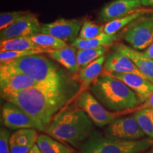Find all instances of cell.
<instances>
[{"label": "cell", "instance_id": "obj_1", "mask_svg": "<svg viewBox=\"0 0 153 153\" xmlns=\"http://www.w3.org/2000/svg\"><path fill=\"white\" fill-rule=\"evenodd\" d=\"M26 112L34 120L40 131H45L53 118L64 107L70 105L74 94L65 85H38L18 92L1 95Z\"/></svg>", "mask_w": 153, "mask_h": 153}, {"label": "cell", "instance_id": "obj_2", "mask_svg": "<svg viewBox=\"0 0 153 153\" xmlns=\"http://www.w3.org/2000/svg\"><path fill=\"white\" fill-rule=\"evenodd\" d=\"M94 131V123L77 106H67L53 118L45 133L62 143L79 147Z\"/></svg>", "mask_w": 153, "mask_h": 153}, {"label": "cell", "instance_id": "obj_3", "mask_svg": "<svg viewBox=\"0 0 153 153\" xmlns=\"http://www.w3.org/2000/svg\"><path fill=\"white\" fill-rule=\"evenodd\" d=\"M90 90L104 108L111 112L132 109L140 103L136 94L126 84L105 72L91 84Z\"/></svg>", "mask_w": 153, "mask_h": 153}, {"label": "cell", "instance_id": "obj_4", "mask_svg": "<svg viewBox=\"0 0 153 153\" xmlns=\"http://www.w3.org/2000/svg\"><path fill=\"white\" fill-rule=\"evenodd\" d=\"M0 72H16L31 76L40 84L61 87L66 85L63 74L43 54H33L1 64Z\"/></svg>", "mask_w": 153, "mask_h": 153}, {"label": "cell", "instance_id": "obj_5", "mask_svg": "<svg viewBox=\"0 0 153 153\" xmlns=\"http://www.w3.org/2000/svg\"><path fill=\"white\" fill-rule=\"evenodd\" d=\"M153 146V139L116 138L94 131L87 140L79 147L81 153H140Z\"/></svg>", "mask_w": 153, "mask_h": 153}, {"label": "cell", "instance_id": "obj_6", "mask_svg": "<svg viewBox=\"0 0 153 153\" xmlns=\"http://www.w3.org/2000/svg\"><path fill=\"white\" fill-rule=\"evenodd\" d=\"M77 96L76 105L83 110L94 124L98 127L103 128L108 126L118 118L116 113L105 108L90 91H83Z\"/></svg>", "mask_w": 153, "mask_h": 153}, {"label": "cell", "instance_id": "obj_7", "mask_svg": "<svg viewBox=\"0 0 153 153\" xmlns=\"http://www.w3.org/2000/svg\"><path fill=\"white\" fill-rule=\"evenodd\" d=\"M82 24V21L77 19L60 18L49 24H42L41 33L54 36L67 44H72L77 38Z\"/></svg>", "mask_w": 153, "mask_h": 153}, {"label": "cell", "instance_id": "obj_8", "mask_svg": "<svg viewBox=\"0 0 153 153\" xmlns=\"http://www.w3.org/2000/svg\"><path fill=\"white\" fill-rule=\"evenodd\" d=\"M104 135L123 140H140L145 133L140 127L135 116L117 118L105 129Z\"/></svg>", "mask_w": 153, "mask_h": 153}, {"label": "cell", "instance_id": "obj_9", "mask_svg": "<svg viewBox=\"0 0 153 153\" xmlns=\"http://www.w3.org/2000/svg\"><path fill=\"white\" fill-rule=\"evenodd\" d=\"M134 49L145 50L153 43V19H145L129 28L124 36Z\"/></svg>", "mask_w": 153, "mask_h": 153}, {"label": "cell", "instance_id": "obj_10", "mask_svg": "<svg viewBox=\"0 0 153 153\" xmlns=\"http://www.w3.org/2000/svg\"><path fill=\"white\" fill-rule=\"evenodd\" d=\"M42 24L38 17L33 13H30L18 22L1 30L0 32L1 41L20 37H30L41 33Z\"/></svg>", "mask_w": 153, "mask_h": 153}, {"label": "cell", "instance_id": "obj_11", "mask_svg": "<svg viewBox=\"0 0 153 153\" xmlns=\"http://www.w3.org/2000/svg\"><path fill=\"white\" fill-rule=\"evenodd\" d=\"M1 121L5 128L10 130H38L37 126L31 117L22 108L9 101H6L1 108Z\"/></svg>", "mask_w": 153, "mask_h": 153}, {"label": "cell", "instance_id": "obj_12", "mask_svg": "<svg viewBox=\"0 0 153 153\" xmlns=\"http://www.w3.org/2000/svg\"><path fill=\"white\" fill-rule=\"evenodd\" d=\"M38 85H45L40 84L31 76L24 74L0 72L1 95L18 92L28 88Z\"/></svg>", "mask_w": 153, "mask_h": 153}, {"label": "cell", "instance_id": "obj_13", "mask_svg": "<svg viewBox=\"0 0 153 153\" xmlns=\"http://www.w3.org/2000/svg\"><path fill=\"white\" fill-rule=\"evenodd\" d=\"M141 5L140 0H114L103 7L99 19L102 22H108L131 14L137 11Z\"/></svg>", "mask_w": 153, "mask_h": 153}, {"label": "cell", "instance_id": "obj_14", "mask_svg": "<svg viewBox=\"0 0 153 153\" xmlns=\"http://www.w3.org/2000/svg\"><path fill=\"white\" fill-rule=\"evenodd\" d=\"M104 71L105 73L135 74L147 79L129 57L116 51L110 53L106 58Z\"/></svg>", "mask_w": 153, "mask_h": 153}, {"label": "cell", "instance_id": "obj_15", "mask_svg": "<svg viewBox=\"0 0 153 153\" xmlns=\"http://www.w3.org/2000/svg\"><path fill=\"white\" fill-rule=\"evenodd\" d=\"M120 80L136 94L139 100L144 102L153 93V84L148 79L135 74L107 73Z\"/></svg>", "mask_w": 153, "mask_h": 153}, {"label": "cell", "instance_id": "obj_16", "mask_svg": "<svg viewBox=\"0 0 153 153\" xmlns=\"http://www.w3.org/2000/svg\"><path fill=\"white\" fill-rule=\"evenodd\" d=\"M36 129L23 128L14 131L9 140L11 153H28L37 143Z\"/></svg>", "mask_w": 153, "mask_h": 153}, {"label": "cell", "instance_id": "obj_17", "mask_svg": "<svg viewBox=\"0 0 153 153\" xmlns=\"http://www.w3.org/2000/svg\"><path fill=\"white\" fill-rule=\"evenodd\" d=\"M114 51L129 57L140 71L153 84V60L145 56L143 53L122 43L118 44L114 48Z\"/></svg>", "mask_w": 153, "mask_h": 153}, {"label": "cell", "instance_id": "obj_18", "mask_svg": "<svg viewBox=\"0 0 153 153\" xmlns=\"http://www.w3.org/2000/svg\"><path fill=\"white\" fill-rule=\"evenodd\" d=\"M76 50L72 45H68L62 48L52 50L49 51L48 54L51 58L62 65L70 72L74 73L77 72L79 68Z\"/></svg>", "mask_w": 153, "mask_h": 153}, {"label": "cell", "instance_id": "obj_19", "mask_svg": "<svg viewBox=\"0 0 153 153\" xmlns=\"http://www.w3.org/2000/svg\"><path fill=\"white\" fill-rule=\"evenodd\" d=\"M106 58V56L104 55L93 61L87 66L80 69L78 72V76L79 81L81 82V88L77 95L83 91H85L86 89L100 75Z\"/></svg>", "mask_w": 153, "mask_h": 153}, {"label": "cell", "instance_id": "obj_20", "mask_svg": "<svg viewBox=\"0 0 153 153\" xmlns=\"http://www.w3.org/2000/svg\"><path fill=\"white\" fill-rule=\"evenodd\" d=\"M30 50L41 51L46 53L49 52L48 50L38 46L30 40V37H20L0 41V51H30Z\"/></svg>", "mask_w": 153, "mask_h": 153}, {"label": "cell", "instance_id": "obj_21", "mask_svg": "<svg viewBox=\"0 0 153 153\" xmlns=\"http://www.w3.org/2000/svg\"><path fill=\"white\" fill-rule=\"evenodd\" d=\"M116 40H117L116 35H110V34L103 33L101 35L91 39L85 40L77 38L71 44V45L77 50L96 48L101 46H108L114 43Z\"/></svg>", "mask_w": 153, "mask_h": 153}, {"label": "cell", "instance_id": "obj_22", "mask_svg": "<svg viewBox=\"0 0 153 153\" xmlns=\"http://www.w3.org/2000/svg\"><path fill=\"white\" fill-rule=\"evenodd\" d=\"M38 148L42 153H74L73 149L63 145L57 140L53 138L49 135L40 134L38 137L37 143Z\"/></svg>", "mask_w": 153, "mask_h": 153}, {"label": "cell", "instance_id": "obj_23", "mask_svg": "<svg viewBox=\"0 0 153 153\" xmlns=\"http://www.w3.org/2000/svg\"><path fill=\"white\" fill-rule=\"evenodd\" d=\"M147 10L148 9L137 10L127 16L119 17V18L115 19L114 20L106 22L104 25V33L110 34V35H116L118 30L123 28L126 25L131 24V22L138 19L144 12V11Z\"/></svg>", "mask_w": 153, "mask_h": 153}, {"label": "cell", "instance_id": "obj_24", "mask_svg": "<svg viewBox=\"0 0 153 153\" xmlns=\"http://www.w3.org/2000/svg\"><path fill=\"white\" fill-rule=\"evenodd\" d=\"M30 38L38 46L49 51L52 50L62 48L68 45L64 41L49 34L40 33L37 35L30 36Z\"/></svg>", "mask_w": 153, "mask_h": 153}, {"label": "cell", "instance_id": "obj_25", "mask_svg": "<svg viewBox=\"0 0 153 153\" xmlns=\"http://www.w3.org/2000/svg\"><path fill=\"white\" fill-rule=\"evenodd\" d=\"M77 50V49H76ZM107 47L101 46L91 49H80L76 51V57L79 68H83L99 57L104 56Z\"/></svg>", "mask_w": 153, "mask_h": 153}, {"label": "cell", "instance_id": "obj_26", "mask_svg": "<svg viewBox=\"0 0 153 153\" xmlns=\"http://www.w3.org/2000/svg\"><path fill=\"white\" fill-rule=\"evenodd\" d=\"M133 116L137 120L140 127L146 135L153 139V120L149 115L148 110H140L134 113Z\"/></svg>", "mask_w": 153, "mask_h": 153}, {"label": "cell", "instance_id": "obj_27", "mask_svg": "<svg viewBox=\"0 0 153 153\" xmlns=\"http://www.w3.org/2000/svg\"><path fill=\"white\" fill-rule=\"evenodd\" d=\"M104 33V25H98L90 21L83 22L79 37L82 39H91Z\"/></svg>", "mask_w": 153, "mask_h": 153}, {"label": "cell", "instance_id": "obj_28", "mask_svg": "<svg viewBox=\"0 0 153 153\" xmlns=\"http://www.w3.org/2000/svg\"><path fill=\"white\" fill-rule=\"evenodd\" d=\"M29 11H16L9 12H1L0 14V30H4L8 26H11L15 22H18L24 17L28 16Z\"/></svg>", "mask_w": 153, "mask_h": 153}, {"label": "cell", "instance_id": "obj_29", "mask_svg": "<svg viewBox=\"0 0 153 153\" xmlns=\"http://www.w3.org/2000/svg\"><path fill=\"white\" fill-rule=\"evenodd\" d=\"M43 51L30 50V51H0V63L4 64L17 58L27 56L33 54H43Z\"/></svg>", "mask_w": 153, "mask_h": 153}, {"label": "cell", "instance_id": "obj_30", "mask_svg": "<svg viewBox=\"0 0 153 153\" xmlns=\"http://www.w3.org/2000/svg\"><path fill=\"white\" fill-rule=\"evenodd\" d=\"M11 132L8 128H1L0 131V153H11L9 148V140L11 137Z\"/></svg>", "mask_w": 153, "mask_h": 153}, {"label": "cell", "instance_id": "obj_31", "mask_svg": "<svg viewBox=\"0 0 153 153\" xmlns=\"http://www.w3.org/2000/svg\"><path fill=\"white\" fill-rule=\"evenodd\" d=\"M146 108H153V93L150 96V97H149V98L147 99L146 101L143 103L142 104L138 105V106L135 107V108H132V109L126 110L121 112H116V114L118 117V116H122V115L132 114V113H133L134 114V113L137 111L146 109Z\"/></svg>", "mask_w": 153, "mask_h": 153}, {"label": "cell", "instance_id": "obj_32", "mask_svg": "<svg viewBox=\"0 0 153 153\" xmlns=\"http://www.w3.org/2000/svg\"><path fill=\"white\" fill-rule=\"evenodd\" d=\"M143 53L145 56L153 60V43L148 48H147L144 52H143Z\"/></svg>", "mask_w": 153, "mask_h": 153}, {"label": "cell", "instance_id": "obj_33", "mask_svg": "<svg viewBox=\"0 0 153 153\" xmlns=\"http://www.w3.org/2000/svg\"><path fill=\"white\" fill-rule=\"evenodd\" d=\"M142 5L145 7H153V0H140Z\"/></svg>", "mask_w": 153, "mask_h": 153}, {"label": "cell", "instance_id": "obj_34", "mask_svg": "<svg viewBox=\"0 0 153 153\" xmlns=\"http://www.w3.org/2000/svg\"><path fill=\"white\" fill-rule=\"evenodd\" d=\"M28 153H42V152L39 149V148H38V145L36 144L33 148H31V150L28 152Z\"/></svg>", "mask_w": 153, "mask_h": 153}, {"label": "cell", "instance_id": "obj_35", "mask_svg": "<svg viewBox=\"0 0 153 153\" xmlns=\"http://www.w3.org/2000/svg\"><path fill=\"white\" fill-rule=\"evenodd\" d=\"M147 110H148V112L150 116H151V118H152L153 120V108H146Z\"/></svg>", "mask_w": 153, "mask_h": 153}, {"label": "cell", "instance_id": "obj_36", "mask_svg": "<svg viewBox=\"0 0 153 153\" xmlns=\"http://www.w3.org/2000/svg\"><path fill=\"white\" fill-rule=\"evenodd\" d=\"M145 153H153V148L152 149H150V150H148V152H145Z\"/></svg>", "mask_w": 153, "mask_h": 153}, {"label": "cell", "instance_id": "obj_37", "mask_svg": "<svg viewBox=\"0 0 153 153\" xmlns=\"http://www.w3.org/2000/svg\"><path fill=\"white\" fill-rule=\"evenodd\" d=\"M79 153H81V152H79Z\"/></svg>", "mask_w": 153, "mask_h": 153}]
</instances>
